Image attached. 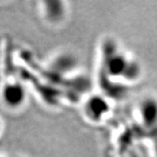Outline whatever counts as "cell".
Here are the masks:
<instances>
[{
  "mask_svg": "<svg viewBox=\"0 0 157 157\" xmlns=\"http://www.w3.org/2000/svg\"><path fill=\"white\" fill-rule=\"evenodd\" d=\"M25 90L18 82L7 84L3 91V98L7 105L17 107L25 100Z\"/></svg>",
  "mask_w": 157,
  "mask_h": 157,
  "instance_id": "obj_1",
  "label": "cell"
}]
</instances>
